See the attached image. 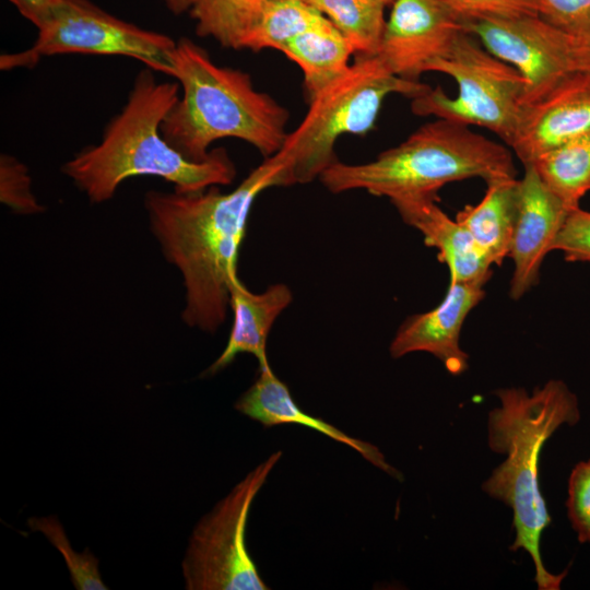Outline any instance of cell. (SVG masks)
<instances>
[{
    "label": "cell",
    "instance_id": "1",
    "mask_svg": "<svg viewBox=\"0 0 590 590\" xmlns=\"http://www.w3.org/2000/svg\"><path fill=\"white\" fill-rule=\"evenodd\" d=\"M291 186L285 164L274 154L232 191L212 186L198 192L149 191L150 228L165 259L182 275L186 324L214 333L229 307V283L256 198L271 187Z\"/></svg>",
    "mask_w": 590,
    "mask_h": 590
},
{
    "label": "cell",
    "instance_id": "2",
    "mask_svg": "<svg viewBox=\"0 0 590 590\" xmlns=\"http://www.w3.org/2000/svg\"><path fill=\"white\" fill-rule=\"evenodd\" d=\"M179 86L157 81L150 68L141 70L101 142L63 164L62 173L92 203L111 199L121 182L134 176L163 178L181 193L227 186L235 179L236 167L225 149H213L208 158L193 162L163 138L161 125L179 98Z\"/></svg>",
    "mask_w": 590,
    "mask_h": 590
},
{
    "label": "cell",
    "instance_id": "3",
    "mask_svg": "<svg viewBox=\"0 0 590 590\" xmlns=\"http://www.w3.org/2000/svg\"><path fill=\"white\" fill-rule=\"evenodd\" d=\"M495 394L500 405L488 413V447L506 459L483 483V491L512 510L515 540L511 551L522 548L532 558L540 590H558L568 570L550 573L542 560L540 542L551 523L539 485V458L544 442L562 425L580 420L577 396L562 380H550L532 393L523 388H503Z\"/></svg>",
    "mask_w": 590,
    "mask_h": 590
},
{
    "label": "cell",
    "instance_id": "4",
    "mask_svg": "<svg viewBox=\"0 0 590 590\" xmlns=\"http://www.w3.org/2000/svg\"><path fill=\"white\" fill-rule=\"evenodd\" d=\"M174 60V78L182 94L161 125L172 148L193 162L208 158L210 145L224 138L251 144L264 158L281 150L290 114L258 91L249 73L216 64L205 49L185 37L176 44Z\"/></svg>",
    "mask_w": 590,
    "mask_h": 590
},
{
    "label": "cell",
    "instance_id": "5",
    "mask_svg": "<svg viewBox=\"0 0 590 590\" xmlns=\"http://www.w3.org/2000/svg\"><path fill=\"white\" fill-rule=\"evenodd\" d=\"M475 177L485 182L516 177L510 151L467 125L437 118L375 160L363 164L338 161L318 179L332 193L362 189L392 202L437 200L445 185Z\"/></svg>",
    "mask_w": 590,
    "mask_h": 590
},
{
    "label": "cell",
    "instance_id": "6",
    "mask_svg": "<svg viewBox=\"0 0 590 590\" xmlns=\"http://www.w3.org/2000/svg\"><path fill=\"white\" fill-rule=\"evenodd\" d=\"M429 88L396 75L377 55H357L343 75L309 99L304 119L275 153L285 164L291 185L314 181L338 162V139L370 131L388 95L414 98Z\"/></svg>",
    "mask_w": 590,
    "mask_h": 590
},
{
    "label": "cell",
    "instance_id": "7",
    "mask_svg": "<svg viewBox=\"0 0 590 590\" xmlns=\"http://www.w3.org/2000/svg\"><path fill=\"white\" fill-rule=\"evenodd\" d=\"M427 71L451 76L458 93L450 97L441 87H430L412 98L411 109L415 115L483 127L506 145L511 142L522 115L526 87L514 67L493 56L463 31L449 54L433 61Z\"/></svg>",
    "mask_w": 590,
    "mask_h": 590
},
{
    "label": "cell",
    "instance_id": "8",
    "mask_svg": "<svg viewBox=\"0 0 590 590\" xmlns=\"http://www.w3.org/2000/svg\"><path fill=\"white\" fill-rule=\"evenodd\" d=\"M176 44L172 37L143 30L104 11L90 0H63L28 49L0 57V68H33L59 54L125 56L174 78Z\"/></svg>",
    "mask_w": 590,
    "mask_h": 590
},
{
    "label": "cell",
    "instance_id": "9",
    "mask_svg": "<svg viewBox=\"0 0 590 590\" xmlns=\"http://www.w3.org/2000/svg\"><path fill=\"white\" fill-rule=\"evenodd\" d=\"M282 452L257 465L194 528L182 560L188 590H267L245 543L251 504Z\"/></svg>",
    "mask_w": 590,
    "mask_h": 590
},
{
    "label": "cell",
    "instance_id": "10",
    "mask_svg": "<svg viewBox=\"0 0 590 590\" xmlns=\"http://www.w3.org/2000/svg\"><path fill=\"white\" fill-rule=\"evenodd\" d=\"M463 28L523 78L524 106L575 71L571 36L539 14L462 20ZM523 106V107H524Z\"/></svg>",
    "mask_w": 590,
    "mask_h": 590
},
{
    "label": "cell",
    "instance_id": "11",
    "mask_svg": "<svg viewBox=\"0 0 590 590\" xmlns=\"http://www.w3.org/2000/svg\"><path fill=\"white\" fill-rule=\"evenodd\" d=\"M391 5L377 56L396 75L418 81L433 61L449 54L464 31L462 19L444 0H396Z\"/></svg>",
    "mask_w": 590,
    "mask_h": 590
},
{
    "label": "cell",
    "instance_id": "12",
    "mask_svg": "<svg viewBox=\"0 0 590 590\" xmlns=\"http://www.w3.org/2000/svg\"><path fill=\"white\" fill-rule=\"evenodd\" d=\"M518 179V209L509 256L514 262L509 295L519 299L540 281L545 256L570 211L545 185L533 164Z\"/></svg>",
    "mask_w": 590,
    "mask_h": 590
},
{
    "label": "cell",
    "instance_id": "13",
    "mask_svg": "<svg viewBox=\"0 0 590 590\" xmlns=\"http://www.w3.org/2000/svg\"><path fill=\"white\" fill-rule=\"evenodd\" d=\"M590 134V72L573 71L540 99L523 107L508 144L520 162Z\"/></svg>",
    "mask_w": 590,
    "mask_h": 590
},
{
    "label": "cell",
    "instance_id": "14",
    "mask_svg": "<svg viewBox=\"0 0 590 590\" xmlns=\"http://www.w3.org/2000/svg\"><path fill=\"white\" fill-rule=\"evenodd\" d=\"M483 284L449 282L444 299L433 309L408 317L397 330L389 351L393 358L427 352L452 375L468 368L469 355L460 346L463 323L485 296Z\"/></svg>",
    "mask_w": 590,
    "mask_h": 590
},
{
    "label": "cell",
    "instance_id": "15",
    "mask_svg": "<svg viewBox=\"0 0 590 590\" xmlns=\"http://www.w3.org/2000/svg\"><path fill=\"white\" fill-rule=\"evenodd\" d=\"M401 219L417 229L428 247L449 270V282L485 285L492 276L493 262L457 220L449 217L435 199H403L391 202Z\"/></svg>",
    "mask_w": 590,
    "mask_h": 590
},
{
    "label": "cell",
    "instance_id": "16",
    "mask_svg": "<svg viewBox=\"0 0 590 590\" xmlns=\"http://www.w3.org/2000/svg\"><path fill=\"white\" fill-rule=\"evenodd\" d=\"M235 409L260 422L266 427L280 424H299L356 450L371 464L401 480V473L390 465L379 449L366 441L344 434L319 417L310 416L297 406L287 386L281 381L270 365L259 367V375L251 387L237 400Z\"/></svg>",
    "mask_w": 590,
    "mask_h": 590
},
{
    "label": "cell",
    "instance_id": "17",
    "mask_svg": "<svg viewBox=\"0 0 590 590\" xmlns=\"http://www.w3.org/2000/svg\"><path fill=\"white\" fill-rule=\"evenodd\" d=\"M293 300L284 283L272 284L262 293L249 291L237 275L229 283V307L234 314L227 344L216 361L204 371L214 375L227 367L239 353L252 354L259 367L269 365L267 340L278 317Z\"/></svg>",
    "mask_w": 590,
    "mask_h": 590
},
{
    "label": "cell",
    "instance_id": "18",
    "mask_svg": "<svg viewBox=\"0 0 590 590\" xmlns=\"http://www.w3.org/2000/svg\"><path fill=\"white\" fill-rule=\"evenodd\" d=\"M482 200L461 209L456 220L473 237L493 264L509 256L518 209V179L497 178L486 182Z\"/></svg>",
    "mask_w": 590,
    "mask_h": 590
},
{
    "label": "cell",
    "instance_id": "19",
    "mask_svg": "<svg viewBox=\"0 0 590 590\" xmlns=\"http://www.w3.org/2000/svg\"><path fill=\"white\" fill-rule=\"evenodd\" d=\"M281 52L300 68L310 99L347 71L355 50L327 19L293 38Z\"/></svg>",
    "mask_w": 590,
    "mask_h": 590
},
{
    "label": "cell",
    "instance_id": "20",
    "mask_svg": "<svg viewBox=\"0 0 590 590\" xmlns=\"http://www.w3.org/2000/svg\"><path fill=\"white\" fill-rule=\"evenodd\" d=\"M326 20L300 0H263L246 19L236 49L282 51L293 38Z\"/></svg>",
    "mask_w": 590,
    "mask_h": 590
},
{
    "label": "cell",
    "instance_id": "21",
    "mask_svg": "<svg viewBox=\"0 0 590 590\" xmlns=\"http://www.w3.org/2000/svg\"><path fill=\"white\" fill-rule=\"evenodd\" d=\"M531 164L569 210L578 208L581 198L590 191V134L568 141Z\"/></svg>",
    "mask_w": 590,
    "mask_h": 590
},
{
    "label": "cell",
    "instance_id": "22",
    "mask_svg": "<svg viewBox=\"0 0 590 590\" xmlns=\"http://www.w3.org/2000/svg\"><path fill=\"white\" fill-rule=\"evenodd\" d=\"M326 16L351 43L355 54H378L386 20L382 0H300Z\"/></svg>",
    "mask_w": 590,
    "mask_h": 590
},
{
    "label": "cell",
    "instance_id": "23",
    "mask_svg": "<svg viewBox=\"0 0 590 590\" xmlns=\"http://www.w3.org/2000/svg\"><path fill=\"white\" fill-rule=\"evenodd\" d=\"M263 0H200L189 12L196 33L212 37L225 48L234 49L238 33Z\"/></svg>",
    "mask_w": 590,
    "mask_h": 590
},
{
    "label": "cell",
    "instance_id": "24",
    "mask_svg": "<svg viewBox=\"0 0 590 590\" xmlns=\"http://www.w3.org/2000/svg\"><path fill=\"white\" fill-rule=\"evenodd\" d=\"M28 526L42 532L59 550L70 571L71 580L78 590H106L98 571V559L88 551H73L66 532L56 517L31 518Z\"/></svg>",
    "mask_w": 590,
    "mask_h": 590
},
{
    "label": "cell",
    "instance_id": "25",
    "mask_svg": "<svg viewBox=\"0 0 590 590\" xmlns=\"http://www.w3.org/2000/svg\"><path fill=\"white\" fill-rule=\"evenodd\" d=\"M26 166L9 154L0 156V200L14 212L35 214L43 211L31 188Z\"/></svg>",
    "mask_w": 590,
    "mask_h": 590
},
{
    "label": "cell",
    "instance_id": "26",
    "mask_svg": "<svg viewBox=\"0 0 590 590\" xmlns=\"http://www.w3.org/2000/svg\"><path fill=\"white\" fill-rule=\"evenodd\" d=\"M568 519L580 543H590V460L579 462L568 480Z\"/></svg>",
    "mask_w": 590,
    "mask_h": 590
},
{
    "label": "cell",
    "instance_id": "27",
    "mask_svg": "<svg viewBox=\"0 0 590 590\" xmlns=\"http://www.w3.org/2000/svg\"><path fill=\"white\" fill-rule=\"evenodd\" d=\"M553 250L566 261L590 262V212L579 206L570 210L555 238Z\"/></svg>",
    "mask_w": 590,
    "mask_h": 590
},
{
    "label": "cell",
    "instance_id": "28",
    "mask_svg": "<svg viewBox=\"0 0 590 590\" xmlns=\"http://www.w3.org/2000/svg\"><path fill=\"white\" fill-rule=\"evenodd\" d=\"M462 20L538 14L534 0H444Z\"/></svg>",
    "mask_w": 590,
    "mask_h": 590
},
{
    "label": "cell",
    "instance_id": "29",
    "mask_svg": "<svg viewBox=\"0 0 590 590\" xmlns=\"http://www.w3.org/2000/svg\"><path fill=\"white\" fill-rule=\"evenodd\" d=\"M538 14L573 34L590 19V0H534Z\"/></svg>",
    "mask_w": 590,
    "mask_h": 590
},
{
    "label": "cell",
    "instance_id": "30",
    "mask_svg": "<svg viewBox=\"0 0 590 590\" xmlns=\"http://www.w3.org/2000/svg\"><path fill=\"white\" fill-rule=\"evenodd\" d=\"M63 0H10L17 11L37 30L44 27L55 15Z\"/></svg>",
    "mask_w": 590,
    "mask_h": 590
},
{
    "label": "cell",
    "instance_id": "31",
    "mask_svg": "<svg viewBox=\"0 0 590 590\" xmlns=\"http://www.w3.org/2000/svg\"><path fill=\"white\" fill-rule=\"evenodd\" d=\"M570 36L574 70L590 72V19Z\"/></svg>",
    "mask_w": 590,
    "mask_h": 590
},
{
    "label": "cell",
    "instance_id": "32",
    "mask_svg": "<svg viewBox=\"0 0 590 590\" xmlns=\"http://www.w3.org/2000/svg\"><path fill=\"white\" fill-rule=\"evenodd\" d=\"M200 0H164L167 9L176 15L190 12Z\"/></svg>",
    "mask_w": 590,
    "mask_h": 590
},
{
    "label": "cell",
    "instance_id": "33",
    "mask_svg": "<svg viewBox=\"0 0 590 590\" xmlns=\"http://www.w3.org/2000/svg\"><path fill=\"white\" fill-rule=\"evenodd\" d=\"M386 5L392 4L396 0H382Z\"/></svg>",
    "mask_w": 590,
    "mask_h": 590
}]
</instances>
